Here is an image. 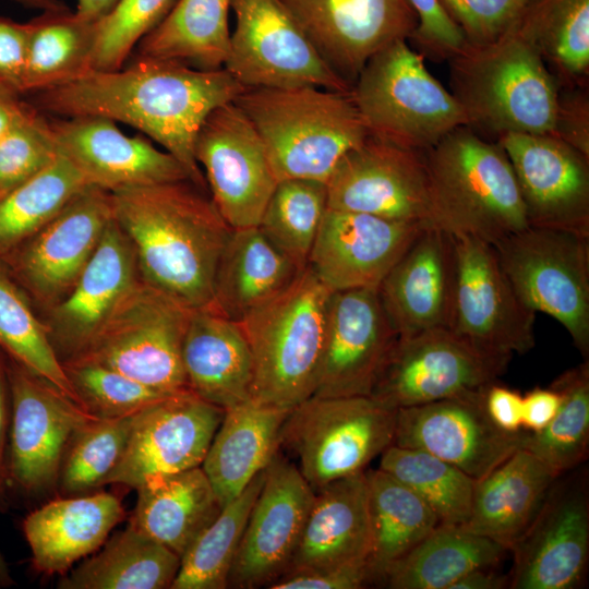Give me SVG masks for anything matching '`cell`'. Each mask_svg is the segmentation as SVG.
Instances as JSON below:
<instances>
[{
    "mask_svg": "<svg viewBox=\"0 0 589 589\" xmlns=\"http://www.w3.org/2000/svg\"><path fill=\"white\" fill-rule=\"evenodd\" d=\"M513 167L529 226L589 237V157L552 134L496 139Z\"/></svg>",
    "mask_w": 589,
    "mask_h": 589,
    "instance_id": "7402d4cb",
    "label": "cell"
},
{
    "mask_svg": "<svg viewBox=\"0 0 589 589\" xmlns=\"http://www.w3.org/2000/svg\"><path fill=\"white\" fill-rule=\"evenodd\" d=\"M58 152L86 183L108 192L190 180L183 166L146 137L128 136L116 122L83 116L49 121Z\"/></svg>",
    "mask_w": 589,
    "mask_h": 589,
    "instance_id": "484cf974",
    "label": "cell"
},
{
    "mask_svg": "<svg viewBox=\"0 0 589 589\" xmlns=\"http://www.w3.org/2000/svg\"><path fill=\"white\" fill-rule=\"evenodd\" d=\"M23 7L31 8V9H37L41 11H52V10H62L67 9V4H64L60 0H12Z\"/></svg>",
    "mask_w": 589,
    "mask_h": 589,
    "instance_id": "03108f58",
    "label": "cell"
},
{
    "mask_svg": "<svg viewBox=\"0 0 589 589\" xmlns=\"http://www.w3.org/2000/svg\"><path fill=\"white\" fill-rule=\"evenodd\" d=\"M380 456L378 468L414 491L440 524L462 526L467 522L477 480L421 449L392 444Z\"/></svg>",
    "mask_w": 589,
    "mask_h": 589,
    "instance_id": "f6af8a7d",
    "label": "cell"
},
{
    "mask_svg": "<svg viewBox=\"0 0 589 589\" xmlns=\"http://www.w3.org/2000/svg\"><path fill=\"white\" fill-rule=\"evenodd\" d=\"M454 238L457 286L450 329L489 352L527 353L536 345V312L513 288L492 244Z\"/></svg>",
    "mask_w": 589,
    "mask_h": 589,
    "instance_id": "e0dca14e",
    "label": "cell"
},
{
    "mask_svg": "<svg viewBox=\"0 0 589 589\" xmlns=\"http://www.w3.org/2000/svg\"><path fill=\"white\" fill-rule=\"evenodd\" d=\"M370 550L371 527L364 470L332 481L315 492L299 543L285 574L368 562Z\"/></svg>",
    "mask_w": 589,
    "mask_h": 589,
    "instance_id": "4dcf8cb0",
    "label": "cell"
},
{
    "mask_svg": "<svg viewBox=\"0 0 589 589\" xmlns=\"http://www.w3.org/2000/svg\"><path fill=\"white\" fill-rule=\"evenodd\" d=\"M485 389L397 409L393 445L430 453L481 479L520 448L525 432L507 433L491 421Z\"/></svg>",
    "mask_w": 589,
    "mask_h": 589,
    "instance_id": "ffe728a7",
    "label": "cell"
},
{
    "mask_svg": "<svg viewBox=\"0 0 589 589\" xmlns=\"http://www.w3.org/2000/svg\"><path fill=\"white\" fill-rule=\"evenodd\" d=\"M62 364L83 408L98 418L135 414L170 395L82 358H69Z\"/></svg>",
    "mask_w": 589,
    "mask_h": 589,
    "instance_id": "681fc988",
    "label": "cell"
},
{
    "mask_svg": "<svg viewBox=\"0 0 589 589\" xmlns=\"http://www.w3.org/2000/svg\"><path fill=\"white\" fill-rule=\"evenodd\" d=\"M245 89L225 68L206 71L183 62L139 57L112 71L92 70L59 86L33 94L32 106L62 118L94 116L137 129L208 192L194 156L207 116Z\"/></svg>",
    "mask_w": 589,
    "mask_h": 589,
    "instance_id": "6da1fadb",
    "label": "cell"
},
{
    "mask_svg": "<svg viewBox=\"0 0 589 589\" xmlns=\"http://www.w3.org/2000/svg\"><path fill=\"white\" fill-rule=\"evenodd\" d=\"M373 585L368 562L288 573L269 589H360Z\"/></svg>",
    "mask_w": 589,
    "mask_h": 589,
    "instance_id": "9f6ffc18",
    "label": "cell"
},
{
    "mask_svg": "<svg viewBox=\"0 0 589 589\" xmlns=\"http://www.w3.org/2000/svg\"><path fill=\"white\" fill-rule=\"evenodd\" d=\"M7 368L3 365L0 358V505H4L5 491L8 488V473L5 462V438L8 428V409H7Z\"/></svg>",
    "mask_w": 589,
    "mask_h": 589,
    "instance_id": "be15d7a7",
    "label": "cell"
},
{
    "mask_svg": "<svg viewBox=\"0 0 589 589\" xmlns=\"http://www.w3.org/2000/svg\"><path fill=\"white\" fill-rule=\"evenodd\" d=\"M468 45L495 41L510 32L531 0H438Z\"/></svg>",
    "mask_w": 589,
    "mask_h": 589,
    "instance_id": "f5cc1de1",
    "label": "cell"
},
{
    "mask_svg": "<svg viewBox=\"0 0 589 589\" xmlns=\"http://www.w3.org/2000/svg\"><path fill=\"white\" fill-rule=\"evenodd\" d=\"M261 136L278 179L325 182L370 132L351 92L245 88L233 101Z\"/></svg>",
    "mask_w": 589,
    "mask_h": 589,
    "instance_id": "3957f363",
    "label": "cell"
},
{
    "mask_svg": "<svg viewBox=\"0 0 589 589\" xmlns=\"http://www.w3.org/2000/svg\"><path fill=\"white\" fill-rule=\"evenodd\" d=\"M181 557L132 526L105 541L103 549L58 582L60 589L170 588Z\"/></svg>",
    "mask_w": 589,
    "mask_h": 589,
    "instance_id": "d590c367",
    "label": "cell"
},
{
    "mask_svg": "<svg viewBox=\"0 0 589 589\" xmlns=\"http://www.w3.org/2000/svg\"><path fill=\"white\" fill-rule=\"evenodd\" d=\"M0 348L11 360L81 405L50 339L47 325L36 317L22 291L1 268Z\"/></svg>",
    "mask_w": 589,
    "mask_h": 589,
    "instance_id": "7dc6e473",
    "label": "cell"
},
{
    "mask_svg": "<svg viewBox=\"0 0 589 589\" xmlns=\"http://www.w3.org/2000/svg\"><path fill=\"white\" fill-rule=\"evenodd\" d=\"M327 207L434 226L422 152L369 135L326 181Z\"/></svg>",
    "mask_w": 589,
    "mask_h": 589,
    "instance_id": "9a60e30c",
    "label": "cell"
},
{
    "mask_svg": "<svg viewBox=\"0 0 589 589\" xmlns=\"http://www.w3.org/2000/svg\"><path fill=\"white\" fill-rule=\"evenodd\" d=\"M397 337L377 289L332 291L312 396H370Z\"/></svg>",
    "mask_w": 589,
    "mask_h": 589,
    "instance_id": "603a6c76",
    "label": "cell"
},
{
    "mask_svg": "<svg viewBox=\"0 0 589 589\" xmlns=\"http://www.w3.org/2000/svg\"><path fill=\"white\" fill-rule=\"evenodd\" d=\"M557 474L524 448H517L476 481L464 528L509 551L538 514Z\"/></svg>",
    "mask_w": 589,
    "mask_h": 589,
    "instance_id": "1f68e13d",
    "label": "cell"
},
{
    "mask_svg": "<svg viewBox=\"0 0 589 589\" xmlns=\"http://www.w3.org/2000/svg\"><path fill=\"white\" fill-rule=\"evenodd\" d=\"M424 154L434 226L490 244L529 227L510 161L468 125Z\"/></svg>",
    "mask_w": 589,
    "mask_h": 589,
    "instance_id": "277c9868",
    "label": "cell"
},
{
    "mask_svg": "<svg viewBox=\"0 0 589 589\" xmlns=\"http://www.w3.org/2000/svg\"><path fill=\"white\" fill-rule=\"evenodd\" d=\"M57 156L49 120L33 106L0 140V197L35 177Z\"/></svg>",
    "mask_w": 589,
    "mask_h": 589,
    "instance_id": "816d5d0a",
    "label": "cell"
},
{
    "mask_svg": "<svg viewBox=\"0 0 589 589\" xmlns=\"http://www.w3.org/2000/svg\"><path fill=\"white\" fill-rule=\"evenodd\" d=\"M228 579V588H269L288 569L315 492L279 450L264 470Z\"/></svg>",
    "mask_w": 589,
    "mask_h": 589,
    "instance_id": "d6986e66",
    "label": "cell"
},
{
    "mask_svg": "<svg viewBox=\"0 0 589 589\" xmlns=\"http://www.w3.org/2000/svg\"><path fill=\"white\" fill-rule=\"evenodd\" d=\"M110 194L113 219L133 247L140 278L191 309L211 306L232 229L207 192L181 180Z\"/></svg>",
    "mask_w": 589,
    "mask_h": 589,
    "instance_id": "7a4b0ae2",
    "label": "cell"
},
{
    "mask_svg": "<svg viewBox=\"0 0 589 589\" xmlns=\"http://www.w3.org/2000/svg\"><path fill=\"white\" fill-rule=\"evenodd\" d=\"M328 65L351 85L390 43L410 40L418 19L408 0H281Z\"/></svg>",
    "mask_w": 589,
    "mask_h": 589,
    "instance_id": "cb8c5ba5",
    "label": "cell"
},
{
    "mask_svg": "<svg viewBox=\"0 0 589 589\" xmlns=\"http://www.w3.org/2000/svg\"><path fill=\"white\" fill-rule=\"evenodd\" d=\"M129 525L180 557L223 506L202 467L148 479Z\"/></svg>",
    "mask_w": 589,
    "mask_h": 589,
    "instance_id": "836d02e7",
    "label": "cell"
},
{
    "mask_svg": "<svg viewBox=\"0 0 589 589\" xmlns=\"http://www.w3.org/2000/svg\"><path fill=\"white\" fill-rule=\"evenodd\" d=\"M125 518L120 498L109 492L52 500L23 521L33 568L64 576L73 564L99 549Z\"/></svg>",
    "mask_w": 589,
    "mask_h": 589,
    "instance_id": "f546056e",
    "label": "cell"
},
{
    "mask_svg": "<svg viewBox=\"0 0 589 589\" xmlns=\"http://www.w3.org/2000/svg\"><path fill=\"white\" fill-rule=\"evenodd\" d=\"M177 0H118L94 23L91 68L112 71L123 67L139 44L170 11Z\"/></svg>",
    "mask_w": 589,
    "mask_h": 589,
    "instance_id": "f907efd6",
    "label": "cell"
},
{
    "mask_svg": "<svg viewBox=\"0 0 589 589\" xmlns=\"http://www.w3.org/2000/svg\"><path fill=\"white\" fill-rule=\"evenodd\" d=\"M510 589H575L589 558V495L584 472L561 476L509 550Z\"/></svg>",
    "mask_w": 589,
    "mask_h": 589,
    "instance_id": "2e32d148",
    "label": "cell"
},
{
    "mask_svg": "<svg viewBox=\"0 0 589 589\" xmlns=\"http://www.w3.org/2000/svg\"><path fill=\"white\" fill-rule=\"evenodd\" d=\"M485 411L502 431L517 433L522 430V395L497 384L489 385L484 394Z\"/></svg>",
    "mask_w": 589,
    "mask_h": 589,
    "instance_id": "680465c9",
    "label": "cell"
},
{
    "mask_svg": "<svg viewBox=\"0 0 589 589\" xmlns=\"http://www.w3.org/2000/svg\"><path fill=\"white\" fill-rule=\"evenodd\" d=\"M510 358L480 349L450 328L397 337L370 396L399 409L481 390L497 382Z\"/></svg>",
    "mask_w": 589,
    "mask_h": 589,
    "instance_id": "7c38bea8",
    "label": "cell"
},
{
    "mask_svg": "<svg viewBox=\"0 0 589 589\" xmlns=\"http://www.w3.org/2000/svg\"><path fill=\"white\" fill-rule=\"evenodd\" d=\"M191 312L140 278L87 346L73 357L166 394L188 390L182 346Z\"/></svg>",
    "mask_w": 589,
    "mask_h": 589,
    "instance_id": "9c48e42d",
    "label": "cell"
},
{
    "mask_svg": "<svg viewBox=\"0 0 589 589\" xmlns=\"http://www.w3.org/2000/svg\"><path fill=\"white\" fill-rule=\"evenodd\" d=\"M513 31L538 51L558 86L588 85L589 0H531Z\"/></svg>",
    "mask_w": 589,
    "mask_h": 589,
    "instance_id": "60d3db41",
    "label": "cell"
},
{
    "mask_svg": "<svg viewBox=\"0 0 589 589\" xmlns=\"http://www.w3.org/2000/svg\"><path fill=\"white\" fill-rule=\"evenodd\" d=\"M194 156L209 196L229 227H257L278 179L261 136L233 101L207 116Z\"/></svg>",
    "mask_w": 589,
    "mask_h": 589,
    "instance_id": "4fadbf2b",
    "label": "cell"
},
{
    "mask_svg": "<svg viewBox=\"0 0 589 589\" xmlns=\"http://www.w3.org/2000/svg\"><path fill=\"white\" fill-rule=\"evenodd\" d=\"M231 9L236 27L224 68L245 88L351 92L281 0H231Z\"/></svg>",
    "mask_w": 589,
    "mask_h": 589,
    "instance_id": "8fae6325",
    "label": "cell"
},
{
    "mask_svg": "<svg viewBox=\"0 0 589 589\" xmlns=\"http://www.w3.org/2000/svg\"><path fill=\"white\" fill-rule=\"evenodd\" d=\"M371 527L368 565L373 585L440 524L430 506L389 473L365 470Z\"/></svg>",
    "mask_w": 589,
    "mask_h": 589,
    "instance_id": "f35d334b",
    "label": "cell"
},
{
    "mask_svg": "<svg viewBox=\"0 0 589 589\" xmlns=\"http://www.w3.org/2000/svg\"><path fill=\"white\" fill-rule=\"evenodd\" d=\"M94 23L69 8L41 11L26 22L23 95L62 85L92 71Z\"/></svg>",
    "mask_w": 589,
    "mask_h": 589,
    "instance_id": "ab89813d",
    "label": "cell"
},
{
    "mask_svg": "<svg viewBox=\"0 0 589 589\" xmlns=\"http://www.w3.org/2000/svg\"><path fill=\"white\" fill-rule=\"evenodd\" d=\"M327 209L326 183L310 179L278 181L257 225L263 235L300 271Z\"/></svg>",
    "mask_w": 589,
    "mask_h": 589,
    "instance_id": "bcb514c9",
    "label": "cell"
},
{
    "mask_svg": "<svg viewBox=\"0 0 589 589\" xmlns=\"http://www.w3.org/2000/svg\"><path fill=\"white\" fill-rule=\"evenodd\" d=\"M225 410L191 390L165 396L140 411L106 484L136 489L151 478L202 465Z\"/></svg>",
    "mask_w": 589,
    "mask_h": 589,
    "instance_id": "ac0fdd59",
    "label": "cell"
},
{
    "mask_svg": "<svg viewBox=\"0 0 589 589\" xmlns=\"http://www.w3.org/2000/svg\"><path fill=\"white\" fill-rule=\"evenodd\" d=\"M506 550L462 526L438 524L385 573L390 589H452L469 572L494 567Z\"/></svg>",
    "mask_w": 589,
    "mask_h": 589,
    "instance_id": "8d00e7d4",
    "label": "cell"
},
{
    "mask_svg": "<svg viewBox=\"0 0 589 589\" xmlns=\"http://www.w3.org/2000/svg\"><path fill=\"white\" fill-rule=\"evenodd\" d=\"M118 0H77L75 13L82 19L96 22L106 15Z\"/></svg>",
    "mask_w": 589,
    "mask_h": 589,
    "instance_id": "e7e4bbea",
    "label": "cell"
},
{
    "mask_svg": "<svg viewBox=\"0 0 589 589\" xmlns=\"http://www.w3.org/2000/svg\"><path fill=\"white\" fill-rule=\"evenodd\" d=\"M300 272L259 227L232 229L216 269L212 306L239 322L286 289Z\"/></svg>",
    "mask_w": 589,
    "mask_h": 589,
    "instance_id": "e575fe53",
    "label": "cell"
},
{
    "mask_svg": "<svg viewBox=\"0 0 589 589\" xmlns=\"http://www.w3.org/2000/svg\"><path fill=\"white\" fill-rule=\"evenodd\" d=\"M139 279L133 247L112 219L72 289L51 310L47 328L57 353L69 359L81 352Z\"/></svg>",
    "mask_w": 589,
    "mask_h": 589,
    "instance_id": "83f0119b",
    "label": "cell"
},
{
    "mask_svg": "<svg viewBox=\"0 0 589 589\" xmlns=\"http://www.w3.org/2000/svg\"><path fill=\"white\" fill-rule=\"evenodd\" d=\"M550 387L561 395L557 412L539 432L525 431L524 448L557 474L566 473L584 462L589 448V361L561 373Z\"/></svg>",
    "mask_w": 589,
    "mask_h": 589,
    "instance_id": "ee69618b",
    "label": "cell"
},
{
    "mask_svg": "<svg viewBox=\"0 0 589 589\" xmlns=\"http://www.w3.org/2000/svg\"><path fill=\"white\" fill-rule=\"evenodd\" d=\"M8 482L28 495L53 491L74 432L96 418L53 385L12 360Z\"/></svg>",
    "mask_w": 589,
    "mask_h": 589,
    "instance_id": "5bb4252c",
    "label": "cell"
},
{
    "mask_svg": "<svg viewBox=\"0 0 589 589\" xmlns=\"http://www.w3.org/2000/svg\"><path fill=\"white\" fill-rule=\"evenodd\" d=\"M289 410L252 399L225 410L201 465L223 507L279 450L280 432Z\"/></svg>",
    "mask_w": 589,
    "mask_h": 589,
    "instance_id": "d6a6232c",
    "label": "cell"
},
{
    "mask_svg": "<svg viewBox=\"0 0 589 589\" xmlns=\"http://www.w3.org/2000/svg\"><path fill=\"white\" fill-rule=\"evenodd\" d=\"M13 585V579L10 575L7 562L0 552V587H9Z\"/></svg>",
    "mask_w": 589,
    "mask_h": 589,
    "instance_id": "003e7915",
    "label": "cell"
},
{
    "mask_svg": "<svg viewBox=\"0 0 589 589\" xmlns=\"http://www.w3.org/2000/svg\"><path fill=\"white\" fill-rule=\"evenodd\" d=\"M112 219L110 192L87 187L3 259L37 300L55 305L72 289Z\"/></svg>",
    "mask_w": 589,
    "mask_h": 589,
    "instance_id": "44dd1931",
    "label": "cell"
},
{
    "mask_svg": "<svg viewBox=\"0 0 589 589\" xmlns=\"http://www.w3.org/2000/svg\"><path fill=\"white\" fill-rule=\"evenodd\" d=\"M531 310L556 320L589 358V237L529 226L492 244Z\"/></svg>",
    "mask_w": 589,
    "mask_h": 589,
    "instance_id": "30bf717a",
    "label": "cell"
},
{
    "mask_svg": "<svg viewBox=\"0 0 589 589\" xmlns=\"http://www.w3.org/2000/svg\"><path fill=\"white\" fill-rule=\"evenodd\" d=\"M508 576L497 573L493 567H482L466 574L452 589H504L508 588Z\"/></svg>",
    "mask_w": 589,
    "mask_h": 589,
    "instance_id": "6125c7cd",
    "label": "cell"
},
{
    "mask_svg": "<svg viewBox=\"0 0 589 589\" xmlns=\"http://www.w3.org/2000/svg\"><path fill=\"white\" fill-rule=\"evenodd\" d=\"M330 293L308 265L239 321L253 357L252 400L291 409L314 394Z\"/></svg>",
    "mask_w": 589,
    "mask_h": 589,
    "instance_id": "8992f818",
    "label": "cell"
},
{
    "mask_svg": "<svg viewBox=\"0 0 589 589\" xmlns=\"http://www.w3.org/2000/svg\"><path fill=\"white\" fill-rule=\"evenodd\" d=\"M428 226L327 207L308 265L332 291L377 289Z\"/></svg>",
    "mask_w": 589,
    "mask_h": 589,
    "instance_id": "d4e9b609",
    "label": "cell"
},
{
    "mask_svg": "<svg viewBox=\"0 0 589 589\" xmlns=\"http://www.w3.org/2000/svg\"><path fill=\"white\" fill-rule=\"evenodd\" d=\"M561 395L552 387H534L522 396V430L536 433L554 418Z\"/></svg>",
    "mask_w": 589,
    "mask_h": 589,
    "instance_id": "91938a15",
    "label": "cell"
},
{
    "mask_svg": "<svg viewBox=\"0 0 589 589\" xmlns=\"http://www.w3.org/2000/svg\"><path fill=\"white\" fill-rule=\"evenodd\" d=\"M397 409L372 396H311L292 407L283 424L280 447L314 492L365 470L393 444Z\"/></svg>",
    "mask_w": 589,
    "mask_h": 589,
    "instance_id": "ba28073f",
    "label": "cell"
},
{
    "mask_svg": "<svg viewBox=\"0 0 589 589\" xmlns=\"http://www.w3.org/2000/svg\"><path fill=\"white\" fill-rule=\"evenodd\" d=\"M450 92L468 125L496 135L551 134L558 83L538 51L510 31L484 45H468L449 61Z\"/></svg>",
    "mask_w": 589,
    "mask_h": 589,
    "instance_id": "5b68a950",
    "label": "cell"
},
{
    "mask_svg": "<svg viewBox=\"0 0 589 589\" xmlns=\"http://www.w3.org/2000/svg\"><path fill=\"white\" fill-rule=\"evenodd\" d=\"M91 187L58 152L35 177L0 197V259L46 226L75 195Z\"/></svg>",
    "mask_w": 589,
    "mask_h": 589,
    "instance_id": "b9f144b4",
    "label": "cell"
},
{
    "mask_svg": "<svg viewBox=\"0 0 589 589\" xmlns=\"http://www.w3.org/2000/svg\"><path fill=\"white\" fill-rule=\"evenodd\" d=\"M26 39V23L0 15V84L21 95Z\"/></svg>",
    "mask_w": 589,
    "mask_h": 589,
    "instance_id": "6f0895ef",
    "label": "cell"
},
{
    "mask_svg": "<svg viewBox=\"0 0 589 589\" xmlns=\"http://www.w3.org/2000/svg\"><path fill=\"white\" fill-rule=\"evenodd\" d=\"M551 134L589 157L588 85L558 87Z\"/></svg>",
    "mask_w": 589,
    "mask_h": 589,
    "instance_id": "11a10c76",
    "label": "cell"
},
{
    "mask_svg": "<svg viewBox=\"0 0 589 589\" xmlns=\"http://www.w3.org/2000/svg\"><path fill=\"white\" fill-rule=\"evenodd\" d=\"M231 0H177L136 45V56L169 59L213 71L225 67L230 48Z\"/></svg>",
    "mask_w": 589,
    "mask_h": 589,
    "instance_id": "74e56055",
    "label": "cell"
},
{
    "mask_svg": "<svg viewBox=\"0 0 589 589\" xmlns=\"http://www.w3.org/2000/svg\"><path fill=\"white\" fill-rule=\"evenodd\" d=\"M418 24L410 40L423 58L449 61L466 46L461 29L452 21L438 0H408Z\"/></svg>",
    "mask_w": 589,
    "mask_h": 589,
    "instance_id": "db71d44e",
    "label": "cell"
},
{
    "mask_svg": "<svg viewBox=\"0 0 589 589\" xmlns=\"http://www.w3.org/2000/svg\"><path fill=\"white\" fill-rule=\"evenodd\" d=\"M351 95L370 135L405 148L424 153L453 130L469 124L452 92L405 39L390 43L368 60L352 83Z\"/></svg>",
    "mask_w": 589,
    "mask_h": 589,
    "instance_id": "52a82bcc",
    "label": "cell"
},
{
    "mask_svg": "<svg viewBox=\"0 0 589 589\" xmlns=\"http://www.w3.org/2000/svg\"><path fill=\"white\" fill-rule=\"evenodd\" d=\"M188 388L224 410L252 399L254 365L245 333L212 305L192 309L182 346Z\"/></svg>",
    "mask_w": 589,
    "mask_h": 589,
    "instance_id": "f1b7e54d",
    "label": "cell"
},
{
    "mask_svg": "<svg viewBox=\"0 0 589 589\" xmlns=\"http://www.w3.org/2000/svg\"><path fill=\"white\" fill-rule=\"evenodd\" d=\"M265 470V469H264ZM264 470L223 507L182 554L170 589H225L252 506L264 482Z\"/></svg>",
    "mask_w": 589,
    "mask_h": 589,
    "instance_id": "7bdbcfd3",
    "label": "cell"
},
{
    "mask_svg": "<svg viewBox=\"0 0 589 589\" xmlns=\"http://www.w3.org/2000/svg\"><path fill=\"white\" fill-rule=\"evenodd\" d=\"M457 286L454 236L425 227L377 288L384 311L398 337L450 328Z\"/></svg>",
    "mask_w": 589,
    "mask_h": 589,
    "instance_id": "4316f807",
    "label": "cell"
},
{
    "mask_svg": "<svg viewBox=\"0 0 589 589\" xmlns=\"http://www.w3.org/2000/svg\"><path fill=\"white\" fill-rule=\"evenodd\" d=\"M137 413L118 418L96 417L74 432L59 473L58 484L62 494H82L104 485L122 457Z\"/></svg>",
    "mask_w": 589,
    "mask_h": 589,
    "instance_id": "c3c4849f",
    "label": "cell"
},
{
    "mask_svg": "<svg viewBox=\"0 0 589 589\" xmlns=\"http://www.w3.org/2000/svg\"><path fill=\"white\" fill-rule=\"evenodd\" d=\"M33 106L22 99V95L0 84V140L3 139Z\"/></svg>",
    "mask_w": 589,
    "mask_h": 589,
    "instance_id": "94428289",
    "label": "cell"
}]
</instances>
